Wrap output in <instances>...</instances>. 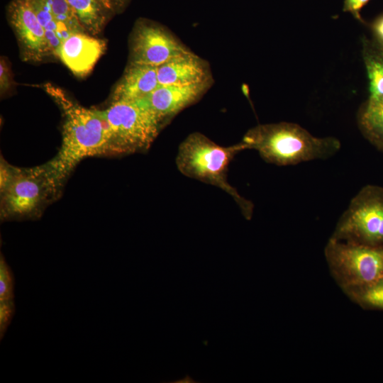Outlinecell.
<instances>
[{"mask_svg": "<svg viewBox=\"0 0 383 383\" xmlns=\"http://www.w3.org/2000/svg\"><path fill=\"white\" fill-rule=\"evenodd\" d=\"M362 56L369 82V97L383 96V47L364 37Z\"/></svg>", "mask_w": 383, "mask_h": 383, "instance_id": "2e32d148", "label": "cell"}, {"mask_svg": "<svg viewBox=\"0 0 383 383\" xmlns=\"http://www.w3.org/2000/svg\"><path fill=\"white\" fill-rule=\"evenodd\" d=\"M357 120L362 135L383 152V96L368 97L360 107Z\"/></svg>", "mask_w": 383, "mask_h": 383, "instance_id": "9a60e30c", "label": "cell"}, {"mask_svg": "<svg viewBox=\"0 0 383 383\" xmlns=\"http://www.w3.org/2000/svg\"><path fill=\"white\" fill-rule=\"evenodd\" d=\"M373 40L383 47V15L376 18L370 26Z\"/></svg>", "mask_w": 383, "mask_h": 383, "instance_id": "7402d4cb", "label": "cell"}, {"mask_svg": "<svg viewBox=\"0 0 383 383\" xmlns=\"http://www.w3.org/2000/svg\"><path fill=\"white\" fill-rule=\"evenodd\" d=\"M109 1V0H108Z\"/></svg>", "mask_w": 383, "mask_h": 383, "instance_id": "d4e9b609", "label": "cell"}, {"mask_svg": "<svg viewBox=\"0 0 383 383\" xmlns=\"http://www.w3.org/2000/svg\"><path fill=\"white\" fill-rule=\"evenodd\" d=\"M0 65V84L2 93L10 88L11 82L9 67L4 60H1Z\"/></svg>", "mask_w": 383, "mask_h": 383, "instance_id": "603a6c76", "label": "cell"}, {"mask_svg": "<svg viewBox=\"0 0 383 383\" xmlns=\"http://www.w3.org/2000/svg\"><path fill=\"white\" fill-rule=\"evenodd\" d=\"M158 86L156 67L129 63L113 89L112 101L143 99Z\"/></svg>", "mask_w": 383, "mask_h": 383, "instance_id": "4fadbf2b", "label": "cell"}, {"mask_svg": "<svg viewBox=\"0 0 383 383\" xmlns=\"http://www.w3.org/2000/svg\"><path fill=\"white\" fill-rule=\"evenodd\" d=\"M213 83V81L191 85H159L140 100L164 126L182 110L201 99Z\"/></svg>", "mask_w": 383, "mask_h": 383, "instance_id": "30bf717a", "label": "cell"}, {"mask_svg": "<svg viewBox=\"0 0 383 383\" xmlns=\"http://www.w3.org/2000/svg\"><path fill=\"white\" fill-rule=\"evenodd\" d=\"M58 187L49 174L45 165L30 169L12 167L11 177L1 189V219L37 217Z\"/></svg>", "mask_w": 383, "mask_h": 383, "instance_id": "8992f818", "label": "cell"}, {"mask_svg": "<svg viewBox=\"0 0 383 383\" xmlns=\"http://www.w3.org/2000/svg\"><path fill=\"white\" fill-rule=\"evenodd\" d=\"M15 279L13 273L5 260L0 256V300L14 299Z\"/></svg>", "mask_w": 383, "mask_h": 383, "instance_id": "d6986e66", "label": "cell"}, {"mask_svg": "<svg viewBox=\"0 0 383 383\" xmlns=\"http://www.w3.org/2000/svg\"><path fill=\"white\" fill-rule=\"evenodd\" d=\"M241 141L247 150H257L265 162L279 166L326 159L340 148L337 138L315 137L289 122L259 124L249 129Z\"/></svg>", "mask_w": 383, "mask_h": 383, "instance_id": "7a4b0ae2", "label": "cell"}, {"mask_svg": "<svg viewBox=\"0 0 383 383\" xmlns=\"http://www.w3.org/2000/svg\"><path fill=\"white\" fill-rule=\"evenodd\" d=\"M86 32L99 33L116 13L108 0H67Z\"/></svg>", "mask_w": 383, "mask_h": 383, "instance_id": "5bb4252c", "label": "cell"}, {"mask_svg": "<svg viewBox=\"0 0 383 383\" xmlns=\"http://www.w3.org/2000/svg\"><path fill=\"white\" fill-rule=\"evenodd\" d=\"M370 0H344L343 11L350 13L356 19L362 21L360 10Z\"/></svg>", "mask_w": 383, "mask_h": 383, "instance_id": "44dd1931", "label": "cell"}, {"mask_svg": "<svg viewBox=\"0 0 383 383\" xmlns=\"http://www.w3.org/2000/svg\"><path fill=\"white\" fill-rule=\"evenodd\" d=\"M159 85H191L213 81L209 62L192 51L157 67Z\"/></svg>", "mask_w": 383, "mask_h": 383, "instance_id": "7c38bea8", "label": "cell"}, {"mask_svg": "<svg viewBox=\"0 0 383 383\" xmlns=\"http://www.w3.org/2000/svg\"><path fill=\"white\" fill-rule=\"evenodd\" d=\"M247 150L243 142L228 147L220 145L204 134L194 132L180 143L176 156L178 170L184 176L220 188L238 205L243 215L250 220L253 204L243 198L227 179L228 166L240 152Z\"/></svg>", "mask_w": 383, "mask_h": 383, "instance_id": "3957f363", "label": "cell"}, {"mask_svg": "<svg viewBox=\"0 0 383 383\" xmlns=\"http://www.w3.org/2000/svg\"><path fill=\"white\" fill-rule=\"evenodd\" d=\"M13 299L0 300V340H2L15 314Z\"/></svg>", "mask_w": 383, "mask_h": 383, "instance_id": "ffe728a7", "label": "cell"}, {"mask_svg": "<svg viewBox=\"0 0 383 383\" xmlns=\"http://www.w3.org/2000/svg\"><path fill=\"white\" fill-rule=\"evenodd\" d=\"M128 1L129 0H109L116 11V13L121 11L125 8Z\"/></svg>", "mask_w": 383, "mask_h": 383, "instance_id": "cb8c5ba5", "label": "cell"}, {"mask_svg": "<svg viewBox=\"0 0 383 383\" xmlns=\"http://www.w3.org/2000/svg\"><path fill=\"white\" fill-rule=\"evenodd\" d=\"M192 50L170 30L150 20L140 18L130 41V64L158 67Z\"/></svg>", "mask_w": 383, "mask_h": 383, "instance_id": "ba28073f", "label": "cell"}, {"mask_svg": "<svg viewBox=\"0 0 383 383\" xmlns=\"http://www.w3.org/2000/svg\"><path fill=\"white\" fill-rule=\"evenodd\" d=\"M105 50L104 40L76 33L62 43L57 57L74 75L84 77L91 71Z\"/></svg>", "mask_w": 383, "mask_h": 383, "instance_id": "8fae6325", "label": "cell"}, {"mask_svg": "<svg viewBox=\"0 0 383 383\" xmlns=\"http://www.w3.org/2000/svg\"><path fill=\"white\" fill-rule=\"evenodd\" d=\"M7 16L25 60L41 61L52 55L45 30L26 0H12Z\"/></svg>", "mask_w": 383, "mask_h": 383, "instance_id": "9c48e42d", "label": "cell"}, {"mask_svg": "<svg viewBox=\"0 0 383 383\" xmlns=\"http://www.w3.org/2000/svg\"><path fill=\"white\" fill-rule=\"evenodd\" d=\"M331 238L367 245H383V187H363L340 217Z\"/></svg>", "mask_w": 383, "mask_h": 383, "instance_id": "52a82bcc", "label": "cell"}, {"mask_svg": "<svg viewBox=\"0 0 383 383\" xmlns=\"http://www.w3.org/2000/svg\"><path fill=\"white\" fill-rule=\"evenodd\" d=\"M55 19L74 33H86L67 0H48Z\"/></svg>", "mask_w": 383, "mask_h": 383, "instance_id": "ac0fdd59", "label": "cell"}, {"mask_svg": "<svg viewBox=\"0 0 383 383\" xmlns=\"http://www.w3.org/2000/svg\"><path fill=\"white\" fill-rule=\"evenodd\" d=\"M343 292L352 301L364 309L383 311V279Z\"/></svg>", "mask_w": 383, "mask_h": 383, "instance_id": "e0dca14e", "label": "cell"}, {"mask_svg": "<svg viewBox=\"0 0 383 383\" xmlns=\"http://www.w3.org/2000/svg\"><path fill=\"white\" fill-rule=\"evenodd\" d=\"M324 255L331 274L343 291L383 279V245H367L330 238Z\"/></svg>", "mask_w": 383, "mask_h": 383, "instance_id": "5b68a950", "label": "cell"}, {"mask_svg": "<svg viewBox=\"0 0 383 383\" xmlns=\"http://www.w3.org/2000/svg\"><path fill=\"white\" fill-rule=\"evenodd\" d=\"M103 113L109 130L111 154L147 150L163 127L141 100L112 101Z\"/></svg>", "mask_w": 383, "mask_h": 383, "instance_id": "277c9868", "label": "cell"}, {"mask_svg": "<svg viewBox=\"0 0 383 383\" xmlns=\"http://www.w3.org/2000/svg\"><path fill=\"white\" fill-rule=\"evenodd\" d=\"M43 89L63 116L62 139L57 155L45 165L58 187L83 159L111 152L110 133L103 111L87 109L50 83Z\"/></svg>", "mask_w": 383, "mask_h": 383, "instance_id": "6da1fadb", "label": "cell"}]
</instances>
